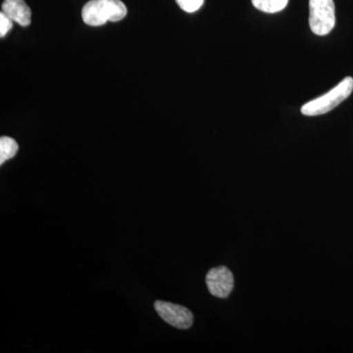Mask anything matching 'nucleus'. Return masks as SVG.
I'll return each mask as SVG.
<instances>
[{
  "instance_id": "obj_4",
  "label": "nucleus",
  "mask_w": 353,
  "mask_h": 353,
  "mask_svg": "<svg viewBox=\"0 0 353 353\" xmlns=\"http://www.w3.org/2000/svg\"><path fill=\"white\" fill-rule=\"evenodd\" d=\"M154 307L158 315L175 328L189 329L194 323V315L190 310L179 304L157 301H155Z\"/></svg>"
},
{
  "instance_id": "obj_7",
  "label": "nucleus",
  "mask_w": 353,
  "mask_h": 353,
  "mask_svg": "<svg viewBox=\"0 0 353 353\" xmlns=\"http://www.w3.org/2000/svg\"><path fill=\"white\" fill-rule=\"evenodd\" d=\"M252 6L262 12L273 14L284 10L289 0H252Z\"/></svg>"
},
{
  "instance_id": "obj_6",
  "label": "nucleus",
  "mask_w": 353,
  "mask_h": 353,
  "mask_svg": "<svg viewBox=\"0 0 353 353\" xmlns=\"http://www.w3.org/2000/svg\"><path fill=\"white\" fill-rule=\"evenodd\" d=\"M1 12L8 16L13 22L18 23L23 27L31 24V9L26 4L24 0H4Z\"/></svg>"
},
{
  "instance_id": "obj_8",
  "label": "nucleus",
  "mask_w": 353,
  "mask_h": 353,
  "mask_svg": "<svg viewBox=\"0 0 353 353\" xmlns=\"http://www.w3.org/2000/svg\"><path fill=\"white\" fill-rule=\"evenodd\" d=\"M19 150L17 141L9 137L0 138V164H3L7 160L15 157Z\"/></svg>"
},
{
  "instance_id": "obj_2",
  "label": "nucleus",
  "mask_w": 353,
  "mask_h": 353,
  "mask_svg": "<svg viewBox=\"0 0 353 353\" xmlns=\"http://www.w3.org/2000/svg\"><path fill=\"white\" fill-rule=\"evenodd\" d=\"M352 92L353 79L352 77H347L327 94L304 104L301 108V113L309 117L324 115L340 105L341 102L345 101L352 94Z\"/></svg>"
},
{
  "instance_id": "obj_10",
  "label": "nucleus",
  "mask_w": 353,
  "mask_h": 353,
  "mask_svg": "<svg viewBox=\"0 0 353 353\" xmlns=\"http://www.w3.org/2000/svg\"><path fill=\"white\" fill-rule=\"evenodd\" d=\"M13 21L6 16L3 12L0 13V37L3 38L7 32L12 30Z\"/></svg>"
},
{
  "instance_id": "obj_1",
  "label": "nucleus",
  "mask_w": 353,
  "mask_h": 353,
  "mask_svg": "<svg viewBox=\"0 0 353 353\" xmlns=\"http://www.w3.org/2000/svg\"><path fill=\"white\" fill-rule=\"evenodd\" d=\"M127 12L121 0H90L83 7L82 17L85 24L97 27L124 19Z\"/></svg>"
},
{
  "instance_id": "obj_5",
  "label": "nucleus",
  "mask_w": 353,
  "mask_h": 353,
  "mask_svg": "<svg viewBox=\"0 0 353 353\" xmlns=\"http://www.w3.org/2000/svg\"><path fill=\"white\" fill-rule=\"evenodd\" d=\"M205 280L210 294L219 299H226L234 289L233 273L225 266L211 269Z\"/></svg>"
},
{
  "instance_id": "obj_3",
  "label": "nucleus",
  "mask_w": 353,
  "mask_h": 353,
  "mask_svg": "<svg viewBox=\"0 0 353 353\" xmlns=\"http://www.w3.org/2000/svg\"><path fill=\"white\" fill-rule=\"evenodd\" d=\"M336 25L334 0H309V27L316 36H327Z\"/></svg>"
},
{
  "instance_id": "obj_9",
  "label": "nucleus",
  "mask_w": 353,
  "mask_h": 353,
  "mask_svg": "<svg viewBox=\"0 0 353 353\" xmlns=\"http://www.w3.org/2000/svg\"><path fill=\"white\" fill-rule=\"evenodd\" d=\"M176 2L185 12L194 13L201 8L204 0H176Z\"/></svg>"
}]
</instances>
